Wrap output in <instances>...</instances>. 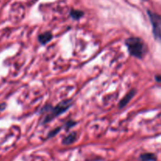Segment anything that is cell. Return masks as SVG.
<instances>
[{
	"instance_id": "cell-9",
	"label": "cell",
	"mask_w": 161,
	"mask_h": 161,
	"mask_svg": "<svg viewBox=\"0 0 161 161\" xmlns=\"http://www.w3.org/2000/svg\"><path fill=\"white\" fill-rule=\"evenodd\" d=\"M60 130H61V127H58V128L52 130L48 134V135H47V138H53V137H54L55 135H58V132L60 131Z\"/></svg>"
},
{
	"instance_id": "cell-11",
	"label": "cell",
	"mask_w": 161,
	"mask_h": 161,
	"mask_svg": "<svg viewBox=\"0 0 161 161\" xmlns=\"http://www.w3.org/2000/svg\"><path fill=\"white\" fill-rule=\"evenodd\" d=\"M155 79L157 82H161V75H157Z\"/></svg>"
},
{
	"instance_id": "cell-5",
	"label": "cell",
	"mask_w": 161,
	"mask_h": 161,
	"mask_svg": "<svg viewBox=\"0 0 161 161\" xmlns=\"http://www.w3.org/2000/svg\"><path fill=\"white\" fill-rule=\"evenodd\" d=\"M52 38H53L52 33L50 32V31H46V32H43L42 33V34L39 35L38 39H39V42H40L41 44L45 45V44H47V42H49L51 40Z\"/></svg>"
},
{
	"instance_id": "cell-4",
	"label": "cell",
	"mask_w": 161,
	"mask_h": 161,
	"mask_svg": "<svg viewBox=\"0 0 161 161\" xmlns=\"http://www.w3.org/2000/svg\"><path fill=\"white\" fill-rule=\"evenodd\" d=\"M135 90H131L130 92L127 93V94H126L124 97H123V99L120 101V102L119 103V108H124V107H125L126 105L129 103V102L131 100L132 97L135 96Z\"/></svg>"
},
{
	"instance_id": "cell-12",
	"label": "cell",
	"mask_w": 161,
	"mask_h": 161,
	"mask_svg": "<svg viewBox=\"0 0 161 161\" xmlns=\"http://www.w3.org/2000/svg\"><path fill=\"white\" fill-rule=\"evenodd\" d=\"M6 108V104H3V105H0V110H3Z\"/></svg>"
},
{
	"instance_id": "cell-2",
	"label": "cell",
	"mask_w": 161,
	"mask_h": 161,
	"mask_svg": "<svg viewBox=\"0 0 161 161\" xmlns=\"http://www.w3.org/2000/svg\"><path fill=\"white\" fill-rule=\"evenodd\" d=\"M125 44L129 53L137 58H142L147 52V47L142 39L138 37H130L126 39Z\"/></svg>"
},
{
	"instance_id": "cell-10",
	"label": "cell",
	"mask_w": 161,
	"mask_h": 161,
	"mask_svg": "<svg viewBox=\"0 0 161 161\" xmlns=\"http://www.w3.org/2000/svg\"><path fill=\"white\" fill-rule=\"evenodd\" d=\"M75 121L70 120V121H69L67 124H66V127H67L68 129H69V128H71V127H73V126H75Z\"/></svg>"
},
{
	"instance_id": "cell-3",
	"label": "cell",
	"mask_w": 161,
	"mask_h": 161,
	"mask_svg": "<svg viewBox=\"0 0 161 161\" xmlns=\"http://www.w3.org/2000/svg\"><path fill=\"white\" fill-rule=\"evenodd\" d=\"M148 15L152 24L154 37L157 41L161 42V16L150 10H148Z\"/></svg>"
},
{
	"instance_id": "cell-8",
	"label": "cell",
	"mask_w": 161,
	"mask_h": 161,
	"mask_svg": "<svg viewBox=\"0 0 161 161\" xmlns=\"http://www.w3.org/2000/svg\"><path fill=\"white\" fill-rule=\"evenodd\" d=\"M71 17H72L75 20H79V19L81 18L83 15H84V13L81 10H77V9H72L70 13Z\"/></svg>"
},
{
	"instance_id": "cell-1",
	"label": "cell",
	"mask_w": 161,
	"mask_h": 161,
	"mask_svg": "<svg viewBox=\"0 0 161 161\" xmlns=\"http://www.w3.org/2000/svg\"><path fill=\"white\" fill-rule=\"evenodd\" d=\"M72 100H65L60 102V103L58 104L55 107H51L50 105H46V106L42 109V112H43V113H47V115H46L45 117L43 118L42 124H47V123L50 122L52 119L56 118L57 116L63 114L66 110H68L71 106H72Z\"/></svg>"
},
{
	"instance_id": "cell-7",
	"label": "cell",
	"mask_w": 161,
	"mask_h": 161,
	"mask_svg": "<svg viewBox=\"0 0 161 161\" xmlns=\"http://www.w3.org/2000/svg\"><path fill=\"white\" fill-rule=\"evenodd\" d=\"M156 156L153 153H143L139 157L140 161H154L156 160Z\"/></svg>"
},
{
	"instance_id": "cell-6",
	"label": "cell",
	"mask_w": 161,
	"mask_h": 161,
	"mask_svg": "<svg viewBox=\"0 0 161 161\" xmlns=\"http://www.w3.org/2000/svg\"><path fill=\"white\" fill-rule=\"evenodd\" d=\"M77 139V134L75 132H72V133L69 134L68 136L63 139L62 143L64 145H71L72 143L75 142Z\"/></svg>"
}]
</instances>
